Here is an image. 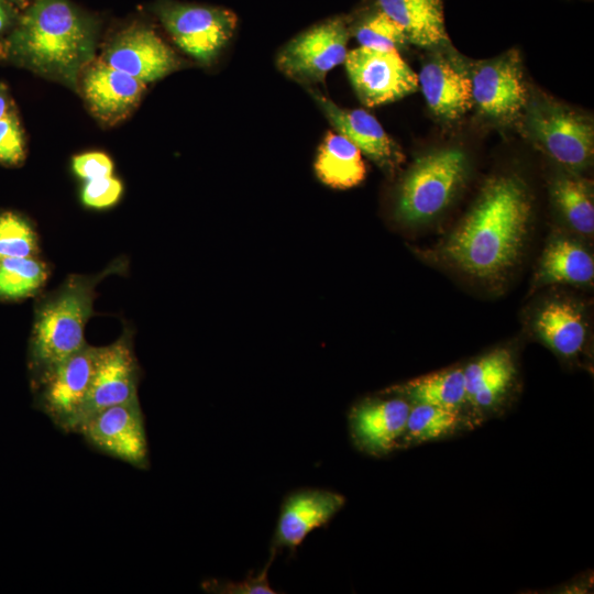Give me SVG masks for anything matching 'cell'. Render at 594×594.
<instances>
[{
	"instance_id": "1",
	"label": "cell",
	"mask_w": 594,
	"mask_h": 594,
	"mask_svg": "<svg viewBox=\"0 0 594 594\" xmlns=\"http://www.w3.org/2000/svg\"><path fill=\"white\" fill-rule=\"evenodd\" d=\"M100 20L70 0H32L0 40V59L78 90L94 61Z\"/></svg>"
},
{
	"instance_id": "2",
	"label": "cell",
	"mask_w": 594,
	"mask_h": 594,
	"mask_svg": "<svg viewBox=\"0 0 594 594\" xmlns=\"http://www.w3.org/2000/svg\"><path fill=\"white\" fill-rule=\"evenodd\" d=\"M531 200L510 174L491 178L469 213L444 241L441 255L481 279H496L517 263L528 233Z\"/></svg>"
},
{
	"instance_id": "3",
	"label": "cell",
	"mask_w": 594,
	"mask_h": 594,
	"mask_svg": "<svg viewBox=\"0 0 594 594\" xmlns=\"http://www.w3.org/2000/svg\"><path fill=\"white\" fill-rule=\"evenodd\" d=\"M121 265L116 261L96 275H72L37 305L29 350L34 385L86 344L85 328L94 311L96 286Z\"/></svg>"
},
{
	"instance_id": "4",
	"label": "cell",
	"mask_w": 594,
	"mask_h": 594,
	"mask_svg": "<svg viewBox=\"0 0 594 594\" xmlns=\"http://www.w3.org/2000/svg\"><path fill=\"white\" fill-rule=\"evenodd\" d=\"M522 133L568 169L586 167L594 153L591 118L544 95L530 94L520 116Z\"/></svg>"
},
{
	"instance_id": "5",
	"label": "cell",
	"mask_w": 594,
	"mask_h": 594,
	"mask_svg": "<svg viewBox=\"0 0 594 594\" xmlns=\"http://www.w3.org/2000/svg\"><path fill=\"white\" fill-rule=\"evenodd\" d=\"M466 170V156L459 148H441L419 156L400 184L398 219L417 224L436 218L455 196Z\"/></svg>"
},
{
	"instance_id": "6",
	"label": "cell",
	"mask_w": 594,
	"mask_h": 594,
	"mask_svg": "<svg viewBox=\"0 0 594 594\" xmlns=\"http://www.w3.org/2000/svg\"><path fill=\"white\" fill-rule=\"evenodd\" d=\"M153 12L174 43L202 65L216 61L238 25L237 14L221 7L158 0Z\"/></svg>"
},
{
	"instance_id": "7",
	"label": "cell",
	"mask_w": 594,
	"mask_h": 594,
	"mask_svg": "<svg viewBox=\"0 0 594 594\" xmlns=\"http://www.w3.org/2000/svg\"><path fill=\"white\" fill-rule=\"evenodd\" d=\"M350 34V25L343 16L315 24L279 50L276 66L307 87L322 82L331 69L344 63Z\"/></svg>"
},
{
	"instance_id": "8",
	"label": "cell",
	"mask_w": 594,
	"mask_h": 594,
	"mask_svg": "<svg viewBox=\"0 0 594 594\" xmlns=\"http://www.w3.org/2000/svg\"><path fill=\"white\" fill-rule=\"evenodd\" d=\"M99 352L86 343L34 385L36 407L65 432H76Z\"/></svg>"
},
{
	"instance_id": "9",
	"label": "cell",
	"mask_w": 594,
	"mask_h": 594,
	"mask_svg": "<svg viewBox=\"0 0 594 594\" xmlns=\"http://www.w3.org/2000/svg\"><path fill=\"white\" fill-rule=\"evenodd\" d=\"M469 68L473 106L481 114L499 122H510L521 116L530 92L517 50L474 62Z\"/></svg>"
},
{
	"instance_id": "10",
	"label": "cell",
	"mask_w": 594,
	"mask_h": 594,
	"mask_svg": "<svg viewBox=\"0 0 594 594\" xmlns=\"http://www.w3.org/2000/svg\"><path fill=\"white\" fill-rule=\"evenodd\" d=\"M344 66L351 85L366 107L397 101L418 90V76L398 51L359 46L348 52Z\"/></svg>"
},
{
	"instance_id": "11",
	"label": "cell",
	"mask_w": 594,
	"mask_h": 594,
	"mask_svg": "<svg viewBox=\"0 0 594 594\" xmlns=\"http://www.w3.org/2000/svg\"><path fill=\"white\" fill-rule=\"evenodd\" d=\"M76 432L100 452L138 469L148 468V444L139 398L98 410Z\"/></svg>"
},
{
	"instance_id": "12",
	"label": "cell",
	"mask_w": 594,
	"mask_h": 594,
	"mask_svg": "<svg viewBox=\"0 0 594 594\" xmlns=\"http://www.w3.org/2000/svg\"><path fill=\"white\" fill-rule=\"evenodd\" d=\"M101 62L144 84L156 81L182 68L183 62L151 28L132 24L106 45Z\"/></svg>"
},
{
	"instance_id": "13",
	"label": "cell",
	"mask_w": 594,
	"mask_h": 594,
	"mask_svg": "<svg viewBox=\"0 0 594 594\" xmlns=\"http://www.w3.org/2000/svg\"><path fill=\"white\" fill-rule=\"evenodd\" d=\"M139 376L140 369L130 333L124 332L113 343L100 346L96 370L77 428L98 410L138 399Z\"/></svg>"
},
{
	"instance_id": "14",
	"label": "cell",
	"mask_w": 594,
	"mask_h": 594,
	"mask_svg": "<svg viewBox=\"0 0 594 594\" xmlns=\"http://www.w3.org/2000/svg\"><path fill=\"white\" fill-rule=\"evenodd\" d=\"M417 76L429 110L440 120H459L473 107L470 68L457 53L436 52Z\"/></svg>"
},
{
	"instance_id": "15",
	"label": "cell",
	"mask_w": 594,
	"mask_h": 594,
	"mask_svg": "<svg viewBox=\"0 0 594 594\" xmlns=\"http://www.w3.org/2000/svg\"><path fill=\"white\" fill-rule=\"evenodd\" d=\"M345 497L337 492L305 487L290 492L280 505L271 552L294 553L315 529L324 527L343 508Z\"/></svg>"
},
{
	"instance_id": "16",
	"label": "cell",
	"mask_w": 594,
	"mask_h": 594,
	"mask_svg": "<svg viewBox=\"0 0 594 594\" xmlns=\"http://www.w3.org/2000/svg\"><path fill=\"white\" fill-rule=\"evenodd\" d=\"M410 404L400 397L366 398L349 413L355 447L371 455H385L402 442Z\"/></svg>"
},
{
	"instance_id": "17",
	"label": "cell",
	"mask_w": 594,
	"mask_h": 594,
	"mask_svg": "<svg viewBox=\"0 0 594 594\" xmlns=\"http://www.w3.org/2000/svg\"><path fill=\"white\" fill-rule=\"evenodd\" d=\"M307 88L334 131L349 139L362 154L388 172H393L402 164L404 161L402 148L374 116L363 109L339 107L320 91Z\"/></svg>"
},
{
	"instance_id": "18",
	"label": "cell",
	"mask_w": 594,
	"mask_h": 594,
	"mask_svg": "<svg viewBox=\"0 0 594 594\" xmlns=\"http://www.w3.org/2000/svg\"><path fill=\"white\" fill-rule=\"evenodd\" d=\"M79 87L92 114L106 124H116L134 110L146 84L97 61L82 72Z\"/></svg>"
},
{
	"instance_id": "19",
	"label": "cell",
	"mask_w": 594,
	"mask_h": 594,
	"mask_svg": "<svg viewBox=\"0 0 594 594\" xmlns=\"http://www.w3.org/2000/svg\"><path fill=\"white\" fill-rule=\"evenodd\" d=\"M404 30L408 43L437 48L450 45L442 0H374Z\"/></svg>"
},
{
	"instance_id": "20",
	"label": "cell",
	"mask_w": 594,
	"mask_h": 594,
	"mask_svg": "<svg viewBox=\"0 0 594 594\" xmlns=\"http://www.w3.org/2000/svg\"><path fill=\"white\" fill-rule=\"evenodd\" d=\"M314 167L319 180L334 189L355 187L366 176L361 151L337 131L326 133L318 147Z\"/></svg>"
},
{
	"instance_id": "21",
	"label": "cell",
	"mask_w": 594,
	"mask_h": 594,
	"mask_svg": "<svg viewBox=\"0 0 594 594\" xmlns=\"http://www.w3.org/2000/svg\"><path fill=\"white\" fill-rule=\"evenodd\" d=\"M535 327L541 340L563 356L578 354L584 345L585 322L583 315L572 302H548L539 311Z\"/></svg>"
},
{
	"instance_id": "22",
	"label": "cell",
	"mask_w": 594,
	"mask_h": 594,
	"mask_svg": "<svg viewBox=\"0 0 594 594\" xmlns=\"http://www.w3.org/2000/svg\"><path fill=\"white\" fill-rule=\"evenodd\" d=\"M593 278L594 260L583 246L563 238L549 243L540 261L538 282L583 285Z\"/></svg>"
},
{
	"instance_id": "23",
	"label": "cell",
	"mask_w": 594,
	"mask_h": 594,
	"mask_svg": "<svg viewBox=\"0 0 594 594\" xmlns=\"http://www.w3.org/2000/svg\"><path fill=\"white\" fill-rule=\"evenodd\" d=\"M414 404L459 409L466 400L462 369H450L415 378L398 388Z\"/></svg>"
},
{
	"instance_id": "24",
	"label": "cell",
	"mask_w": 594,
	"mask_h": 594,
	"mask_svg": "<svg viewBox=\"0 0 594 594\" xmlns=\"http://www.w3.org/2000/svg\"><path fill=\"white\" fill-rule=\"evenodd\" d=\"M551 194L570 226L579 233L594 232L592 184L587 179L562 176L553 182Z\"/></svg>"
},
{
	"instance_id": "25",
	"label": "cell",
	"mask_w": 594,
	"mask_h": 594,
	"mask_svg": "<svg viewBox=\"0 0 594 594\" xmlns=\"http://www.w3.org/2000/svg\"><path fill=\"white\" fill-rule=\"evenodd\" d=\"M460 424L459 409L428 404L410 405L402 442L437 440L452 433Z\"/></svg>"
},
{
	"instance_id": "26",
	"label": "cell",
	"mask_w": 594,
	"mask_h": 594,
	"mask_svg": "<svg viewBox=\"0 0 594 594\" xmlns=\"http://www.w3.org/2000/svg\"><path fill=\"white\" fill-rule=\"evenodd\" d=\"M362 47L376 51H398L408 43L402 26L373 4L350 28Z\"/></svg>"
},
{
	"instance_id": "27",
	"label": "cell",
	"mask_w": 594,
	"mask_h": 594,
	"mask_svg": "<svg viewBox=\"0 0 594 594\" xmlns=\"http://www.w3.org/2000/svg\"><path fill=\"white\" fill-rule=\"evenodd\" d=\"M47 278L45 264L35 258L10 257L0 261V298L16 300L33 295Z\"/></svg>"
},
{
	"instance_id": "28",
	"label": "cell",
	"mask_w": 594,
	"mask_h": 594,
	"mask_svg": "<svg viewBox=\"0 0 594 594\" xmlns=\"http://www.w3.org/2000/svg\"><path fill=\"white\" fill-rule=\"evenodd\" d=\"M36 246V233L26 218L12 211L0 213V261L33 256Z\"/></svg>"
},
{
	"instance_id": "29",
	"label": "cell",
	"mask_w": 594,
	"mask_h": 594,
	"mask_svg": "<svg viewBox=\"0 0 594 594\" xmlns=\"http://www.w3.org/2000/svg\"><path fill=\"white\" fill-rule=\"evenodd\" d=\"M25 158V138L19 117L12 108L0 120V164L20 165Z\"/></svg>"
},
{
	"instance_id": "30",
	"label": "cell",
	"mask_w": 594,
	"mask_h": 594,
	"mask_svg": "<svg viewBox=\"0 0 594 594\" xmlns=\"http://www.w3.org/2000/svg\"><path fill=\"white\" fill-rule=\"evenodd\" d=\"M276 554L270 553V559L258 573H249L241 582L208 580L202 584L205 591L220 594H275L270 585L268 569Z\"/></svg>"
},
{
	"instance_id": "31",
	"label": "cell",
	"mask_w": 594,
	"mask_h": 594,
	"mask_svg": "<svg viewBox=\"0 0 594 594\" xmlns=\"http://www.w3.org/2000/svg\"><path fill=\"white\" fill-rule=\"evenodd\" d=\"M123 193L121 180L113 175L85 182L81 201L88 208L105 209L116 205Z\"/></svg>"
},
{
	"instance_id": "32",
	"label": "cell",
	"mask_w": 594,
	"mask_h": 594,
	"mask_svg": "<svg viewBox=\"0 0 594 594\" xmlns=\"http://www.w3.org/2000/svg\"><path fill=\"white\" fill-rule=\"evenodd\" d=\"M514 374L515 366L512 360L487 376L471 396L469 403L477 408L491 407L505 393Z\"/></svg>"
},
{
	"instance_id": "33",
	"label": "cell",
	"mask_w": 594,
	"mask_h": 594,
	"mask_svg": "<svg viewBox=\"0 0 594 594\" xmlns=\"http://www.w3.org/2000/svg\"><path fill=\"white\" fill-rule=\"evenodd\" d=\"M74 173L84 179L92 180L111 176L113 173L112 160L102 152H86L73 158Z\"/></svg>"
},
{
	"instance_id": "34",
	"label": "cell",
	"mask_w": 594,
	"mask_h": 594,
	"mask_svg": "<svg viewBox=\"0 0 594 594\" xmlns=\"http://www.w3.org/2000/svg\"><path fill=\"white\" fill-rule=\"evenodd\" d=\"M21 11L8 0H0V35L8 33L16 23Z\"/></svg>"
},
{
	"instance_id": "35",
	"label": "cell",
	"mask_w": 594,
	"mask_h": 594,
	"mask_svg": "<svg viewBox=\"0 0 594 594\" xmlns=\"http://www.w3.org/2000/svg\"><path fill=\"white\" fill-rule=\"evenodd\" d=\"M13 108L9 91L3 82H0V120Z\"/></svg>"
},
{
	"instance_id": "36",
	"label": "cell",
	"mask_w": 594,
	"mask_h": 594,
	"mask_svg": "<svg viewBox=\"0 0 594 594\" xmlns=\"http://www.w3.org/2000/svg\"><path fill=\"white\" fill-rule=\"evenodd\" d=\"M8 1H10L20 11H22L23 9H25L31 3L32 0H8Z\"/></svg>"
}]
</instances>
